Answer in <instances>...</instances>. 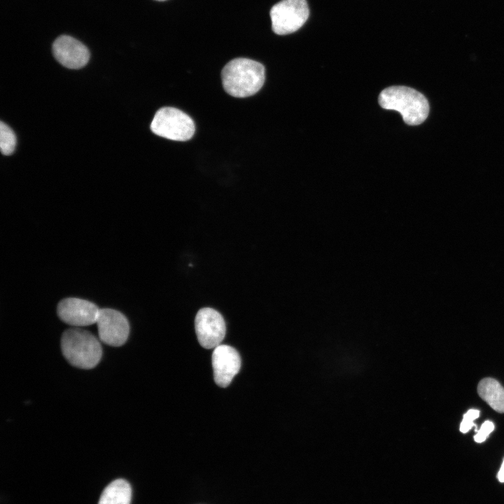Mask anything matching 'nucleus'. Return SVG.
Wrapping results in <instances>:
<instances>
[{
	"label": "nucleus",
	"instance_id": "8",
	"mask_svg": "<svg viewBox=\"0 0 504 504\" xmlns=\"http://www.w3.org/2000/svg\"><path fill=\"white\" fill-rule=\"evenodd\" d=\"M99 310L94 303L75 298L62 300L57 309L58 316L62 321L78 327L96 323Z\"/></svg>",
	"mask_w": 504,
	"mask_h": 504
},
{
	"label": "nucleus",
	"instance_id": "14",
	"mask_svg": "<svg viewBox=\"0 0 504 504\" xmlns=\"http://www.w3.org/2000/svg\"><path fill=\"white\" fill-rule=\"evenodd\" d=\"M479 412L477 410H470L464 415L461 423L460 430L465 433H467L473 426H475L473 421L478 418Z\"/></svg>",
	"mask_w": 504,
	"mask_h": 504
},
{
	"label": "nucleus",
	"instance_id": "15",
	"mask_svg": "<svg viewBox=\"0 0 504 504\" xmlns=\"http://www.w3.org/2000/svg\"><path fill=\"white\" fill-rule=\"evenodd\" d=\"M493 424L491 421H486L482 425L477 434L474 436L475 441L478 443L484 442L488 435L493 431Z\"/></svg>",
	"mask_w": 504,
	"mask_h": 504
},
{
	"label": "nucleus",
	"instance_id": "10",
	"mask_svg": "<svg viewBox=\"0 0 504 504\" xmlns=\"http://www.w3.org/2000/svg\"><path fill=\"white\" fill-rule=\"evenodd\" d=\"M52 52L62 65L72 69L85 66L90 59L87 47L77 39L66 35L55 39L52 44Z\"/></svg>",
	"mask_w": 504,
	"mask_h": 504
},
{
	"label": "nucleus",
	"instance_id": "1",
	"mask_svg": "<svg viewBox=\"0 0 504 504\" xmlns=\"http://www.w3.org/2000/svg\"><path fill=\"white\" fill-rule=\"evenodd\" d=\"M265 67L258 62L248 58L230 61L221 72L224 90L230 95L244 98L253 95L265 82Z\"/></svg>",
	"mask_w": 504,
	"mask_h": 504
},
{
	"label": "nucleus",
	"instance_id": "2",
	"mask_svg": "<svg viewBox=\"0 0 504 504\" xmlns=\"http://www.w3.org/2000/svg\"><path fill=\"white\" fill-rule=\"evenodd\" d=\"M379 104L385 109L399 112L405 123L417 125L422 123L429 112L426 97L418 91L405 86H392L382 91Z\"/></svg>",
	"mask_w": 504,
	"mask_h": 504
},
{
	"label": "nucleus",
	"instance_id": "3",
	"mask_svg": "<svg viewBox=\"0 0 504 504\" xmlns=\"http://www.w3.org/2000/svg\"><path fill=\"white\" fill-rule=\"evenodd\" d=\"M63 356L73 366L81 369L94 368L100 361L102 349L90 332L78 328L65 330L61 338Z\"/></svg>",
	"mask_w": 504,
	"mask_h": 504
},
{
	"label": "nucleus",
	"instance_id": "7",
	"mask_svg": "<svg viewBox=\"0 0 504 504\" xmlns=\"http://www.w3.org/2000/svg\"><path fill=\"white\" fill-rule=\"evenodd\" d=\"M96 323L99 337L104 344L112 346L124 344L129 336L130 325L127 318L112 309L99 310Z\"/></svg>",
	"mask_w": 504,
	"mask_h": 504
},
{
	"label": "nucleus",
	"instance_id": "6",
	"mask_svg": "<svg viewBox=\"0 0 504 504\" xmlns=\"http://www.w3.org/2000/svg\"><path fill=\"white\" fill-rule=\"evenodd\" d=\"M195 332L200 345L213 349L220 345L225 337L226 327L222 315L216 310L204 307L200 309L195 319Z\"/></svg>",
	"mask_w": 504,
	"mask_h": 504
},
{
	"label": "nucleus",
	"instance_id": "4",
	"mask_svg": "<svg viewBox=\"0 0 504 504\" xmlns=\"http://www.w3.org/2000/svg\"><path fill=\"white\" fill-rule=\"evenodd\" d=\"M150 130L163 138L184 141L192 137L195 127L192 118L182 111L173 107H163L155 113Z\"/></svg>",
	"mask_w": 504,
	"mask_h": 504
},
{
	"label": "nucleus",
	"instance_id": "9",
	"mask_svg": "<svg viewBox=\"0 0 504 504\" xmlns=\"http://www.w3.org/2000/svg\"><path fill=\"white\" fill-rule=\"evenodd\" d=\"M212 367L216 384L222 388L227 387L241 368V357L233 347L220 344L212 353Z\"/></svg>",
	"mask_w": 504,
	"mask_h": 504
},
{
	"label": "nucleus",
	"instance_id": "11",
	"mask_svg": "<svg viewBox=\"0 0 504 504\" xmlns=\"http://www.w3.org/2000/svg\"><path fill=\"white\" fill-rule=\"evenodd\" d=\"M479 396L495 411L504 413V388L493 378L482 379L477 386Z\"/></svg>",
	"mask_w": 504,
	"mask_h": 504
},
{
	"label": "nucleus",
	"instance_id": "12",
	"mask_svg": "<svg viewBox=\"0 0 504 504\" xmlns=\"http://www.w3.org/2000/svg\"><path fill=\"white\" fill-rule=\"evenodd\" d=\"M132 488L123 479L111 482L103 491L98 504H130Z\"/></svg>",
	"mask_w": 504,
	"mask_h": 504
},
{
	"label": "nucleus",
	"instance_id": "13",
	"mask_svg": "<svg viewBox=\"0 0 504 504\" xmlns=\"http://www.w3.org/2000/svg\"><path fill=\"white\" fill-rule=\"evenodd\" d=\"M16 146V136L13 131L5 123H0V148L4 155H11Z\"/></svg>",
	"mask_w": 504,
	"mask_h": 504
},
{
	"label": "nucleus",
	"instance_id": "5",
	"mask_svg": "<svg viewBox=\"0 0 504 504\" xmlns=\"http://www.w3.org/2000/svg\"><path fill=\"white\" fill-rule=\"evenodd\" d=\"M309 14L306 0H281L270 12L272 30L279 35L293 33L305 23Z\"/></svg>",
	"mask_w": 504,
	"mask_h": 504
},
{
	"label": "nucleus",
	"instance_id": "16",
	"mask_svg": "<svg viewBox=\"0 0 504 504\" xmlns=\"http://www.w3.org/2000/svg\"><path fill=\"white\" fill-rule=\"evenodd\" d=\"M497 477L500 482H504V460L498 472Z\"/></svg>",
	"mask_w": 504,
	"mask_h": 504
},
{
	"label": "nucleus",
	"instance_id": "17",
	"mask_svg": "<svg viewBox=\"0 0 504 504\" xmlns=\"http://www.w3.org/2000/svg\"><path fill=\"white\" fill-rule=\"evenodd\" d=\"M157 1H165V0H157Z\"/></svg>",
	"mask_w": 504,
	"mask_h": 504
}]
</instances>
